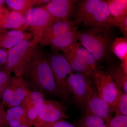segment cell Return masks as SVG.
<instances>
[{"label": "cell", "instance_id": "6da1fadb", "mask_svg": "<svg viewBox=\"0 0 127 127\" xmlns=\"http://www.w3.org/2000/svg\"><path fill=\"white\" fill-rule=\"evenodd\" d=\"M22 77L29 90L39 92L45 96H58L56 84L47 57L39 48Z\"/></svg>", "mask_w": 127, "mask_h": 127}, {"label": "cell", "instance_id": "7a4b0ae2", "mask_svg": "<svg viewBox=\"0 0 127 127\" xmlns=\"http://www.w3.org/2000/svg\"><path fill=\"white\" fill-rule=\"evenodd\" d=\"M73 22L75 25L83 23L88 26L108 29L114 26L106 1L103 0L81 1Z\"/></svg>", "mask_w": 127, "mask_h": 127}, {"label": "cell", "instance_id": "3957f363", "mask_svg": "<svg viewBox=\"0 0 127 127\" xmlns=\"http://www.w3.org/2000/svg\"><path fill=\"white\" fill-rule=\"evenodd\" d=\"M39 43L33 39L20 42L9 50L7 62L3 66L18 76H22L31 61Z\"/></svg>", "mask_w": 127, "mask_h": 127}, {"label": "cell", "instance_id": "277c9868", "mask_svg": "<svg viewBox=\"0 0 127 127\" xmlns=\"http://www.w3.org/2000/svg\"><path fill=\"white\" fill-rule=\"evenodd\" d=\"M109 29L95 27L86 32H79L78 40L97 62L106 56L110 44Z\"/></svg>", "mask_w": 127, "mask_h": 127}, {"label": "cell", "instance_id": "5b68a950", "mask_svg": "<svg viewBox=\"0 0 127 127\" xmlns=\"http://www.w3.org/2000/svg\"><path fill=\"white\" fill-rule=\"evenodd\" d=\"M47 59L56 84L58 96L62 100H67L70 93L67 81V75L73 73V70L64 55L54 53Z\"/></svg>", "mask_w": 127, "mask_h": 127}, {"label": "cell", "instance_id": "8992f818", "mask_svg": "<svg viewBox=\"0 0 127 127\" xmlns=\"http://www.w3.org/2000/svg\"><path fill=\"white\" fill-rule=\"evenodd\" d=\"M24 17L26 20L27 30L32 34V39L39 43L44 30L55 22L50 14L40 6L32 7Z\"/></svg>", "mask_w": 127, "mask_h": 127}, {"label": "cell", "instance_id": "52a82bcc", "mask_svg": "<svg viewBox=\"0 0 127 127\" xmlns=\"http://www.w3.org/2000/svg\"><path fill=\"white\" fill-rule=\"evenodd\" d=\"M98 94L110 107L115 109L119 96V89L110 75L99 69L94 72Z\"/></svg>", "mask_w": 127, "mask_h": 127}, {"label": "cell", "instance_id": "ba28073f", "mask_svg": "<svg viewBox=\"0 0 127 127\" xmlns=\"http://www.w3.org/2000/svg\"><path fill=\"white\" fill-rule=\"evenodd\" d=\"M65 108L60 102L45 98L39 114L34 121V127L54 122L64 118H68Z\"/></svg>", "mask_w": 127, "mask_h": 127}, {"label": "cell", "instance_id": "9c48e42d", "mask_svg": "<svg viewBox=\"0 0 127 127\" xmlns=\"http://www.w3.org/2000/svg\"><path fill=\"white\" fill-rule=\"evenodd\" d=\"M29 91L22 76H11L9 85L2 97L5 107L8 109L21 105V103Z\"/></svg>", "mask_w": 127, "mask_h": 127}, {"label": "cell", "instance_id": "30bf717a", "mask_svg": "<svg viewBox=\"0 0 127 127\" xmlns=\"http://www.w3.org/2000/svg\"><path fill=\"white\" fill-rule=\"evenodd\" d=\"M88 77L80 73H72L67 77L68 90L74 96L76 102L85 106L89 94L91 91V84Z\"/></svg>", "mask_w": 127, "mask_h": 127}, {"label": "cell", "instance_id": "8fae6325", "mask_svg": "<svg viewBox=\"0 0 127 127\" xmlns=\"http://www.w3.org/2000/svg\"><path fill=\"white\" fill-rule=\"evenodd\" d=\"M45 99L42 94L29 90L21 103V106L27 115L29 127L33 125Z\"/></svg>", "mask_w": 127, "mask_h": 127}, {"label": "cell", "instance_id": "7c38bea8", "mask_svg": "<svg viewBox=\"0 0 127 127\" xmlns=\"http://www.w3.org/2000/svg\"><path fill=\"white\" fill-rule=\"evenodd\" d=\"M77 1L75 0H51L47 4L40 7L50 14L55 22L68 19Z\"/></svg>", "mask_w": 127, "mask_h": 127}, {"label": "cell", "instance_id": "4fadbf2b", "mask_svg": "<svg viewBox=\"0 0 127 127\" xmlns=\"http://www.w3.org/2000/svg\"><path fill=\"white\" fill-rule=\"evenodd\" d=\"M85 106L87 112L100 117L104 122L111 118V107L93 89L89 94Z\"/></svg>", "mask_w": 127, "mask_h": 127}, {"label": "cell", "instance_id": "5bb4252c", "mask_svg": "<svg viewBox=\"0 0 127 127\" xmlns=\"http://www.w3.org/2000/svg\"><path fill=\"white\" fill-rule=\"evenodd\" d=\"M73 21L68 19L57 22L51 24L44 30L39 42L44 46L45 43L54 37L67 32L75 27Z\"/></svg>", "mask_w": 127, "mask_h": 127}, {"label": "cell", "instance_id": "9a60e30c", "mask_svg": "<svg viewBox=\"0 0 127 127\" xmlns=\"http://www.w3.org/2000/svg\"><path fill=\"white\" fill-rule=\"evenodd\" d=\"M32 34L16 30L0 29V48L9 50L20 42L31 39Z\"/></svg>", "mask_w": 127, "mask_h": 127}, {"label": "cell", "instance_id": "2e32d148", "mask_svg": "<svg viewBox=\"0 0 127 127\" xmlns=\"http://www.w3.org/2000/svg\"><path fill=\"white\" fill-rule=\"evenodd\" d=\"M79 33L75 27L67 32L51 39L45 43L44 46H50L53 48L61 51L77 42Z\"/></svg>", "mask_w": 127, "mask_h": 127}, {"label": "cell", "instance_id": "e0dca14e", "mask_svg": "<svg viewBox=\"0 0 127 127\" xmlns=\"http://www.w3.org/2000/svg\"><path fill=\"white\" fill-rule=\"evenodd\" d=\"M6 121L9 127L29 126V120L26 114L21 105L6 111Z\"/></svg>", "mask_w": 127, "mask_h": 127}, {"label": "cell", "instance_id": "ac0fdd59", "mask_svg": "<svg viewBox=\"0 0 127 127\" xmlns=\"http://www.w3.org/2000/svg\"><path fill=\"white\" fill-rule=\"evenodd\" d=\"M68 61L73 70L76 73H80L88 77L92 75L94 71L67 48L61 50Z\"/></svg>", "mask_w": 127, "mask_h": 127}, {"label": "cell", "instance_id": "d6986e66", "mask_svg": "<svg viewBox=\"0 0 127 127\" xmlns=\"http://www.w3.org/2000/svg\"><path fill=\"white\" fill-rule=\"evenodd\" d=\"M108 10L112 17L114 26L118 25L127 17V0H106Z\"/></svg>", "mask_w": 127, "mask_h": 127}, {"label": "cell", "instance_id": "ffe728a7", "mask_svg": "<svg viewBox=\"0 0 127 127\" xmlns=\"http://www.w3.org/2000/svg\"><path fill=\"white\" fill-rule=\"evenodd\" d=\"M27 28L25 17L18 12L11 11L0 27V29L24 31L27 30Z\"/></svg>", "mask_w": 127, "mask_h": 127}, {"label": "cell", "instance_id": "44dd1931", "mask_svg": "<svg viewBox=\"0 0 127 127\" xmlns=\"http://www.w3.org/2000/svg\"><path fill=\"white\" fill-rule=\"evenodd\" d=\"M66 48H68L74 53L77 56L94 71L96 70V65L97 62L96 59L91 53L82 46L80 42H76Z\"/></svg>", "mask_w": 127, "mask_h": 127}, {"label": "cell", "instance_id": "7402d4cb", "mask_svg": "<svg viewBox=\"0 0 127 127\" xmlns=\"http://www.w3.org/2000/svg\"><path fill=\"white\" fill-rule=\"evenodd\" d=\"M118 87L120 88L127 94V74L120 67L113 65L109 67L108 72Z\"/></svg>", "mask_w": 127, "mask_h": 127}, {"label": "cell", "instance_id": "603a6c76", "mask_svg": "<svg viewBox=\"0 0 127 127\" xmlns=\"http://www.w3.org/2000/svg\"><path fill=\"white\" fill-rule=\"evenodd\" d=\"M36 0H5V4L11 11L17 12L25 16L30 9L34 7Z\"/></svg>", "mask_w": 127, "mask_h": 127}, {"label": "cell", "instance_id": "cb8c5ba5", "mask_svg": "<svg viewBox=\"0 0 127 127\" xmlns=\"http://www.w3.org/2000/svg\"><path fill=\"white\" fill-rule=\"evenodd\" d=\"M111 51L122 62L127 61V37L116 38L111 46Z\"/></svg>", "mask_w": 127, "mask_h": 127}, {"label": "cell", "instance_id": "d4e9b609", "mask_svg": "<svg viewBox=\"0 0 127 127\" xmlns=\"http://www.w3.org/2000/svg\"><path fill=\"white\" fill-rule=\"evenodd\" d=\"M78 126L79 127H107L102 119L88 112L79 120Z\"/></svg>", "mask_w": 127, "mask_h": 127}, {"label": "cell", "instance_id": "484cf974", "mask_svg": "<svg viewBox=\"0 0 127 127\" xmlns=\"http://www.w3.org/2000/svg\"><path fill=\"white\" fill-rule=\"evenodd\" d=\"M115 116H127V94L120 89L119 96L115 108Z\"/></svg>", "mask_w": 127, "mask_h": 127}, {"label": "cell", "instance_id": "4316f807", "mask_svg": "<svg viewBox=\"0 0 127 127\" xmlns=\"http://www.w3.org/2000/svg\"><path fill=\"white\" fill-rule=\"evenodd\" d=\"M11 72L4 66L0 68V100L10 80Z\"/></svg>", "mask_w": 127, "mask_h": 127}, {"label": "cell", "instance_id": "83f0119b", "mask_svg": "<svg viewBox=\"0 0 127 127\" xmlns=\"http://www.w3.org/2000/svg\"><path fill=\"white\" fill-rule=\"evenodd\" d=\"M107 127H127V116H115L106 122Z\"/></svg>", "mask_w": 127, "mask_h": 127}, {"label": "cell", "instance_id": "f1b7e54d", "mask_svg": "<svg viewBox=\"0 0 127 127\" xmlns=\"http://www.w3.org/2000/svg\"><path fill=\"white\" fill-rule=\"evenodd\" d=\"M75 127L68 122L62 119L54 122L45 124L38 127Z\"/></svg>", "mask_w": 127, "mask_h": 127}, {"label": "cell", "instance_id": "f546056e", "mask_svg": "<svg viewBox=\"0 0 127 127\" xmlns=\"http://www.w3.org/2000/svg\"><path fill=\"white\" fill-rule=\"evenodd\" d=\"M4 103L1 101L0 102V127H9L6 121V110Z\"/></svg>", "mask_w": 127, "mask_h": 127}, {"label": "cell", "instance_id": "4dcf8cb0", "mask_svg": "<svg viewBox=\"0 0 127 127\" xmlns=\"http://www.w3.org/2000/svg\"><path fill=\"white\" fill-rule=\"evenodd\" d=\"M9 50L0 48V68H2L6 63Z\"/></svg>", "mask_w": 127, "mask_h": 127}, {"label": "cell", "instance_id": "1f68e13d", "mask_svg": "<svg viewBox=\"0 0 127 127\" xmlns=\"http://www.w3.org/2000/svg\"><path fill=\"white\" fill-rule=\"evenodd\" d=\"M10 10L5 7H0V27L10 13Z\"/></svg>", "mask_w": 127, "mask_h": 127}, {"label": "cell", "instance_id": "d6a6232c", "mask_svg": "<svg viewBox=\"0 0 127 127\" xmlns=\"http://www.w3.org/2000/svg\"><path fill=\"white\" fill-rule=\"evenodd\" d=\"M124 37H127V17H125L118 25Z\"/></svg>", "mask_w": 127, "mask_h": 127}, {"label": "cell", "instance_id": "836d02e7", "mask_svg": "<svg viewBox=\"0 0 127 127\" xmlns=\"http://www.w3.org/2000/svg\"><path fill=\"white\" fill-rule=\"evenodd\" d=\"M51 0H36L35 5L42 6L47 4Z\"/></svg>", "mask_w": 127, "mask_h": 127}, {"label": "cell", "instance_id": "e575fe53", "mask_svg": "<svg viewBox=\"0 0 127 127\" xmlns=\"http://www.w3.org/2000/svg\"><path fill=\"white\" fill-rule=\"evenodd\" d=\"M120 67L127 74V61L122 62Z\"/></svg>", "mask_w": 127, "mask_h": 127}, {"label": "cell", "instance_id": "d590c367", "mask_svg": "<svg viewBox=\"0 0 127 127\" xmlns=\"http://www.w3.org/2000/svg\"><path fill=\"white\" fill-rule=\"evenodd\" d=\"M5 4V0H0V7H4V5Z\"/></svg>", "mask_w": 127, "mask_h": 127}, {"label": "cell", "instance_id": "8d00e7d4", "mask_svg": "<svg viewBox=\"0 0 127 127\" xmlns=\"http://www.w3.org/2000/svg\"><path fill=\"white\" fill-rule=\"evenodd\" d=\"M28 127V126H20V127Z\"/></svg>", "mask_w": 127, "mask_h": 127}]
</instances>
